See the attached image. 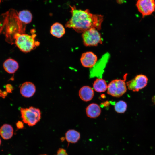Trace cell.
Masks as SVG:
<instances>
[{
	"instance_id": "obj_16",
	"label": "cell",
	"mask_w": 155,
	"mask_h": 155,
	"mask_svg": "<svg viewBox=\"0 0 155 155\" xmlns=\"http://www.w3.org/2000/svg\"><path fill=\"white\" fill-rule=\"evenodd\" d=\"M80 134L78 131L73 129L68 130L65 133V138L69 143H75L80 138Z\"/></svg>"
},
{
	"instance_id": "obj_4",
	"label": "cell",
	"mask_w": 155,
	"mask_h": 155,
	"mask_svg": "<svg viewBox=\"0 0 155 155\" xmlns=\"http://www.w3.org/2000/svg\"><path fill=\"white\" fill-rule=\"evenodd\" d=\"M127 75V74L125 75L124 80L116 79L111 81L108 85V94L117 98L122 96L125 93L127 88L125 81Z\"/></svg>"
},
{
	"instance_id": "obj_19",
	"label": "cell",
	"mask_w": 155,
	"mask_h": 155,
	"mask_svg": "<svg viewBox=\"0 0 155 155\" xmlns=\"http://www.w3.org/2000/svg\"><path fill=\"white\" fill-rule=\"evenodd\" d=\"M55 155H68V154L65 149L60 148L57 150L56 154Z\"/></svg>"
},
{
	"instance_id": "obj_13",
	"label": "cell",
	"mask_w": 155,
	"mask_h": 155,
	"mask_svg": "<svg viewBox=\"0 0 155 155\" xmlns=\"http://www.w3.org/2000/svg\"><path fill=\"white\" fill-rule=\"evenodd\" d=\"M65 32L64 27L59 23H55L51 26L50 32L52 35L55 37H61L65 34Z\"/></svg>"
},
{
	"instance_id": "obj_12",
	"label": "cell",
	"mask_w": 155,
	"mask_h": 155,
	"mask_svg": "<svg viewBox=\"0 0 155 155\" xmlns=\"http://www.w3.org/2000/svg\"><path fill=\"white\" fill-rule=\"evenodd\" d=\"M3 66L5 71L10 74L14 73L19 68V65L18 62L11 58L6 59L4 62Z\"/></svg>"
},
{
	"instance_id": "obj_5",
	"label": "cell",
	"mask_w": 155,
	"mask_h": 155,
	"mask_svg": "<svg viewBox=\"0 0 155 155\" xmlns=\"http://www.w3.org/2000/svg\"><path fill=\"white\" fill-rule=\"evenodd\" d=\"M82 37L84 44L86 46H95L103 42L100 34L95 28H91L84 32Z\"/></svg>"
},
{
	"instance_id": "obj_8",
	"label": "cell",
	"mask_w": 155,
	"mask_h": 155,
	"mask_svg": "<svg viewBox=\"0 0 155 155\" xmlns=\"http://www.w3.org/2000/svg\"><path fill=\"white\" fill-rule=\"evenodd\" d=\"M98 58L96 55L91 51H87L83 53L81 56L80 61L84 67L92 68L97 62Z\"/></svg>"
},
{
	"instance_id": "obj_10",
	"label": "cell",
	"mask_w": 155,
	"mask_h": 155,
	"mask_svg": "<svg viewBox=\"0 0 155 155\" xmlns=\"http://www.w3.org/2000/svg\"><path fill=\"white\" fill-rule=\"evenodd\" d=\"M94 95V90L90 87L85 86L82 87L79 91V96L80 98L85 102L91 100Z\"/></svg>"
},
{
	"instance_id": "obj_17",
	"label": "cell",
	"mask_w": 155,
	"mask_h": 155,
	"mask_svg": "<svg viewBox=\"0 0 155 155\" xmlns=\"http://www.w3.org/2000/svg\"><path fill=\"white\" fill-rule=\"evenodd\" d=\"M18 16L20 21L24 24L30 23L32 20V15L31 12L28 10L20 11L18 13Z\"/></svg>"
},
{
	"instance_id": "obj_1",
	"label": "cell",
	"mask_w": 155,
	"mask_h": 155,
	"mask_svg": "<svg viewBox=\"0 0 155 155\" xmlns=\"http://www.w3.org/2000/svg\"><path fill=\"white\" fill-rule=\"evenodd\" d=\"M70 7L72 16L66 23V27L72 28L78 33H82L93 28L98 31L101 30L103 16L92 13L88 9L83 10L77 9L75 6Z\"/></svg>"
},
{
	"instance_id": "obj_23",
	"label": "cell",
	"mask_w": 155,
	"mask_h": 155,
	"mask_svg": "<svg viewBox=\"0 0 155 155\" xmlns=\"http://www.w3.org/2000/svg\"><path fill=\"white\" fill-rule=\"evenodd\" d=\"M152 102L154 104H155V95L154 96L152 99Z\"/></svg>"
},
{
	"instance_id": "obj_11",
	"label": "cell",
	"mask_w": 155,
	"mask_h": 155,
	"mask_svg": "<svg viewBox=\"0 0 155 155\" xmlns=\"http://www.w3.org/2000/svg\"><path fill=\"white\" fill-rule=\"evenodd\" d=\"M101 112L100 106L97 104L92 103L88 105L86 108L87 116L91 118H95L98 117Z\"/></svg>"
},
{
	"instance_id": "obj_9",
	"label": "cell",
	"mask_w": 155,
	"mask_h": 155,
	"mask_svg": "<svg viewBox=\"0 0 155 155\" xmlns=\"http://www.w3.org/2000/svg\"><path fill=\"white\" fill-rule=\"evenodd\" d=\"M36 87L34 84L29 82L23 83L20 87V92L21 94L26 98L32 96L35 92Z\"/></svg>"
},
{
	"instance_id": "obj_18",
	"label": "cell",
	"mask_w": 155,
	"mask_h": 155,
	"mask_svg": "<svg viewBox=\"0 0 155 155\" xmlns=\"http://www.w3.org/2000/svg\"><path fill=\"white\" fill-rule=\"evenodd\" d=\"M127 105L126 103L123 100H120L116 103L114 106L115 111L118 113H124L126 110Z\"/></svg>"
},
{
	"instance_id": "obj_25",
	"label": "cell",
	"mask_w": 155,
	"mask_h": 155,
	"mask_svg": "<svg viewBox=\"0 0 155 155\" xmlns=\"http://www.w3.org/2000/svg\"><path fill=\"white\" fill-rule=\"evenodd\" d=\"M47 155L46 154H42V155Z\"/></svg>"
},
{
	"instance_id": "obj_3",
	"label": "cell",
	"mask_w": 155,
	"mask_h": 155,
	"mask_svg": "<svg viewBox=\"0 0 155 155\" xmlns=\"http://www.w3.org/2000/svg\"><path fill=\"white\" fill-rule=\"evenodd\" d=\"M20 111L23 121L30 126L35 125L40 119L41 113L38 108L30 106L29 108H20Z\"/></svg>"
},
{
	"instance_id": "obj_20",
	"label": "cell",
	"mask_w": 155,
	"mask_h": 155,
	"mask_svg": "<svg viewBox=\"0 0 155 155\" xmlns=\"http://www.w3.org/2000/svg\"><path fill=\"white\" fill-rule=\"evenodd\" d=\"M6 91L9 93H12V91L13 90L14 88L13 86L10 84H8L6 85Z\"/></svg>"
},
{
	"instance_id": "obj_14",
	"label": "cell",
	"mask_w": 155,
	"mask_h": 155,
	"mask_svg": "<svg viewBox=\"0 0 155 155\" xmlns=\"http://www.w3.org/2000/svg\"><path fill=\"white\" fill-rule=\"evenodd\" d=\"M13 128L9 124H4L0 128V135L4 140H8L11 139L13 136Z\"/></svg>"
},
{
	"instance_id": "obj_21",
	"label": "cell",
	"mask_w": 155,
	"mask_h": 155,
	"mask_svg": "<svg viewBox=\"0 0 155 155\" xmlns=\"http://www.w3.org/2000/svg\"><path fill=\"white\" fill-rule=\"evenodd\" d=\"M16 127L18 129H22L24 127L23 123L20 121H18L16 123Z\"/></svg>"
},
{
	"instance_id": "obj_22",
	"label": "cell",
	"mask_w": 155,
	"mask_h": 155,
	"mask_svg": "<svg viewBox=\"0 0 155 155\" xmlns=\"http://www.w3.org/2000/svg\"><path fill=\"white\" fill-rule=\"evenodd\" d=\"M7 94V92L6 91H2L0 89V96L3 98H5Z\"/></svg>"
},
{
	"instance_id": "obj_15",
	"label": "cell",
	"mask_w": 155,
	"mask_h": 155,
	"mask_svg": "<svg viewBox=\"0 0 155 155\" xmlns=\"http://www.w3.org/2000/svg\"><path fill=\"white\" fill-rule=\"evenodd\" d=\"M95 91L98 92H105L107 89L108 85L106 81L101 78L96 79L93 84Z\"/></svg>"
},
{
	"instance_id": "obj_7",
	"label": "cell",
	"mask_w": 155,
	"mask_h": 155,
	"mask_svg": "<svg viewBox=\"0 0 155 155\" xmlns=\"http://www.w3.org/2000/svg\"><path fill=\"white\" fill-rule=\"evenodd\" d=\"M136 5L143 17L151 15L155 11V0H137Z\"/></svg>"
},
{
	"instance_id": "obj_6",
	"label": "cell",
	"mask_w": 155,
	"mask_h": 155,
	"mask_svg": "<svg viewBox=\"0 0 155 155\" xmlns=\"http://www.w3.org/2000/svg\"><path fill=\"white\" fill-rule=\"evenodd\" d=\"M148 79L145 75L140 74L136 76L133 78L126 83L129 90L138 92L145 87L148 83Z\"/></svg>"
},
{
	"instance_id": "obj_24",
	"label": "cell",
	"mask_w": 155,
	"mask_h": 155,
	"mask_svg": "<svg viewBox=\"0 0 155 155\" xmlns=\"http://www.w3.org/2000/svg\"><path fill=\"white\" fill-rule=\"evenodd\" d=\"M1 139L0 138V146L1 145Z\"/></svg>"
},
{
	"instance_id": "obj_2",
	"label": "cell",
	"mask_w": 155,
	"mask_h": 155,
	"mask_svg": "<svg viewBox=\"0 0 155 155\" xmlns=\"http://www.w3.org/2000/svg\"><path fill=\"white\" fill-rule=\"evenodd\" d=\"M36 35H30L25 33H17L14 36L15 44L24 53L30 52L40 44V42L36 41Z\"/></svg>"
}]
</instances>
